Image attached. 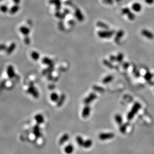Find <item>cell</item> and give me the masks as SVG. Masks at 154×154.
Listing matches in <instances>:
<instances>
[{"instance_id": "6da1fadb", "label": "cell", "mask_w": 154, "mask_h": 154, "mask_svg": "<svg viewBox=\"0 0 154 154\" xmlns=\"http://www.w3.org/2000/svg\"><path fill=\"white\" fill-rule=\"evenodd\" d=\"M115 31L112 30L100 31L97 32L98 36L101 38H109L114 35Z\"/></svg>"}, {"instance_id": "7a4b0ae2", "label": "cell", "mask_w": 154, "mask_h": 154, "mask_svg": "<svg viewBox=\"0 0 154 154\" xmlns=\"http://www.w3.org/2000/svg\"><path fill=\"white\" fill-rule=\"evenodd\" d=\"M141 107V106L140 103H136L132 107V109L131 110L130 112L128 113V115L127 116L128 119L129 120L132 119V118L134 117L136 114L140 109Z\"/></svg>"}, {"instance_id": "3957f363", "label": "cell", "mask_w": 154, "mask_h": 154, "mask_svg": "<svg viewBox=\"0 0 154 154\" xmlns=\"http://www.w3.org/2000/svg\"><path fill=\"white\" fill-rule=\"evenodd\" d=\"M114 137V134L112 133H102L99 135V138L101 140H109Z\"/></svg>"}, {"instance_id": "277c9868", "label": "cell", "mask_w": 154, "mask_h": 154, "mask_svg": "<svg viewBox=\"0 0 154 154\" xmlns=\"http://www.w3.org/2000/svg\"><path fill=\"white\" fill-rule=\"evenodd\" d=\"M141 33L143 36L149 39H153L154 38V35L153 33L147 29L142 30Z\"/></svg>"}, {"instance_id": "5b68a950", "label": "cell", "mask_w": 154, "mask_h": 154, "mask_svg": "<svg viewBox=\"0 0 154 154\" xmlns=\"http://www.w3.org/2000/svg\"><path fill=\"white\" fill-rule=\"evenodd\" d=\"M96 97L97 96L96 94L94 93H91L84 100V103L86 105H88L91 102H92L93 101H94L96 98Z\"/></svg>"}, {"instance_id": "8992f818", "label": "cell", "mask_w": 154, "mask_h": 154, "mask_svg": "<svg viewBox=\"0 0 154 154\" xmlns=\"http://www.w3.org/2000/svg\"><path fill=\"white\" fill-rule=\"evenodd\" d=\"M91 112V108L89 106L86 105L82 111V116L84 118H86L90 115Z\"/></svg>"}, {"instance_id": "52a82bcc", "label": "cell", "mask_w": 154, "mask_h": 154, "mask_svg": "<svg viewBox=\"0 0 154 154\" xmlns=\"http://www.w3.org/2000/svg\"><path fill=\"white\" fill-rule=\"evenodd\" d=\"M28 92L31 93L32 96H33L35 97H37L38 96V92L36 88L33 86V85H31L29 88L27 90Z\"/></svg>"}, {"instance_id": "ba28073f", "label": "cell", "mask_w": 154, "mask_h": 154, "mask_svg": "<svg viewBox=\"0 0 154 154\" xmlns=\"http://www.w3.org/2000/svg\"><path fill=\"white\" fill-rule=\"evenodd\" d=\"M124 35V32L123 30H120L119 31L116 33L115 37H114V42L116 43H119V42H120L121 39Z\"/></svg>"}, {"instance_id": "9c48e42d", "label": "cell", "mask_w": 154, "mask_h": 154, "mask_svg": "<svg viewBox=\"0 0 154 154\" xmlns=\"http://www.w3.org/2000/svg\"><path fill=\"white\" fill-rule=\"evenodd\" d=\"M33 133L34 135L37 138L41 137L42 133H41V128L39 127V126L37 125H36V126L33 127Z\"/></svg>"}, {"instance_id": "30bf717a", "label": "cell", "mask_w": 154, "mask_h": 154, "mask_svg": "<svg viewBox=\"0 0 154 154\" xmlns=\"http://www.w3.org/2000/svg\"><path fill=\"white\" fill-rule=\"evenodd\" d=\"M7 73L8 77L10 78H12L15 76V70H14V68L13 66L9 65L7 67Z\"/></svg>"}, {"instance_id": "8fae6325", "label": "cell", "mask_w": 154, "mask_h": 154, "mask_svg": "<svg viewBox=\"0 0 154 154\" xmlns=\"http://www.w3.org/2000/svg\"><path fill=\"white\" fill-rule=\"evenodd\" d=\"M75 16L76 19L79 21H82L84 20V17L82 14L81 11L78 9H76L75 11Z\"/></svg>"}, {"instance_id": "7c38bea8", "label": "cell", "mask_w": 154, "mask_h": 154, "mask_svg": "<svg viewBox=\"0 0 154 154\" xmlns=\"http://www.w3.org/2000/svg\"><path fill=\"white\" fill-rule=\"evenodd\" d=\"M69 139V136L68 134H64L62 135L59 140L58 143L59 145H62L65 143V142L68 141Z\"/></svg>"}, {"instance_id": "4fadbf2b", "label": "cell", "mask_w": 154, "mask_h": 154, "mask_svg": "<svg viewBox=\"0 0 154 154\" xmlns=\"http://www.w3.org/2000/svg\"><path fill=\"white\" fill-rule=\"evenodd\" d=\"M74 148L72 144H68L65 146L64 149V151L66 154H71L73 153Z\"/></svg>"}, {"instance_id": "5bb4252c", "label": "cell", "mask_w": 154, "mask_h": 154, "mask_svg": "<svg viewBox=\"0 0 154 154\" xmlns=\"http://www.w3.org/2000/svg\"><path fill=\"white\" fill-rule=\"evenodd\" d=\"M35 120L38 125L42 124L44 121V117L41 114H37L35 116Z\"/></svg>"}, {"instance_id": "9a60e30c", "label": "cell", "mask_w": 154, "mask_h": 154, "mask_svg": "<svg viewBox=\"0 0 154 154\" xmlns=\"http://www.w3.org/2000/svg\"><path fill=\"white\" fill-rule=\"evenodd\" d=\"M96 26L98 27L101 28L102 29H104V30H108L109 28V26L107 25L106 23H105V22L101 21L97 22Z\"/></svg>"}, {"instance_id": "2e32d148", "label": "cell", "mask_w": 154, "mask_h": 154, "mask_svg": "<svg viewBox=\"0 0 154 154\" xmlns=\"http://www.w3.org/2000/svg\"><path fill=\"white\" fill-rule=\"evenodd\" d=\"M132 10L136 12H140L142 10V5L138 3H135L132 5Z\"/></svg>"}, {"instance_id": "e0dca14e", "label": "cell", "mask_w": 154, "mask_h": 154, "mask_svg": "<svg viewBox=\"0 0 154 154\" xmlns=\"http://www.w3.org/2000/svg\"><path fill=\"white\" fill-rule=\"evenodd\" d=\"M59 98V96L56 92H53L50 95V99L53 102H57Z\"/></svg>"}, {"instance_id": "ac0fdd59", "label": "cell", "mask_w": 154, "mask_h": 154, "mask_svg": "<svg viewBox=\"0 0 154 154\" xmlns=\"http://www.w3.org/2000/svg\"><path fill=\"white\" fill-rule=\"evenodd\" d=\"M92 144H93L92 141L90 139H87L84 141L82 147L86 148V149H88V148H90L91 146H92Z\"/></svg>"}, {"instance_id": "d6986e66", "label": "cell", "mask_w": 154, "mask_h": 154, "mask_svg": "<svg viewBox=\"0 0 154 154\" xmlns=\"http://www.w3.org/2000/svg\"><path fill=\"white\" fill-rule=\"evenodd\" d=\"M19 30L25 36H27L30 32V30L29 28L24 26H21V27H20Z\"/></svg>"}, {"instance_id": "ffe728a7", "label": "cell", "mask_w": 154, "mask_h": 154, "mask_svg": "<svg viewBox=\"0 0 154 154\" xmlns=\"http://www.w3.org/2000/svg\"><path fill=\"white\" fill-rule=\"evenodd\" d=\"M50 4H53L56 5V9L59 11L61 8V2L60 0H50L49 1Z\"/></svg>"}, {"instance_id": "44dd1931", "label": "cell", "mask_w": 154, "mask_h": 154, "mask_svg": "<svg viewBox=\"0 0 154 154\" xmlns=\"http://www.w3.org/2000/svg\"><path fill=\"white\" fill-rule=\"evenodd\" d=\"M16 48V44L14 42H13L7 48L6 51L7 53L8 54L12 53L14 51V50Z\"/></svg>"}, {"instance_id": "7402d4cb", "label": "cell", "mask_w": 154, "mask_h": 154, "mask_svg": "<svg viewBox=\"0 0 154 154\" xmlns=\"http://www.w3.org/2000/svg\"><path fill=\"white\" fill-rule=\"evenodd\" d=\"M19 9H20V8L19 7V5H16L11 8V9L10 10L9 12H10V14H12V15L15 14L16 13L18 12V11H19Z\"/></svg>"}, {"instance_id": "603a6c76", "label": "cell", "mask_w": 154, "mask_h": 154, "mask_svg": "<svg viewBox=\"0 0 154 154\" xmlns=\"http://www.w3.org/2000/svg\"><path fill=\"white\" fill-rule=\"evenodd\" d=\"M65 99V96L64 94H62L61 96H60L58 101L57 102H58V106H60L61 105H62V104L64 103V102Z\"/></svg>"}, {"instance_id": "cb8c5ba5", "label": "cell", "mask_w": 154, "mask_h": 154, "mask_svg": "<svg viewBox=\"0 0 154 154\" xmlns=\"http://www.w3.org/2000/svg\"><path fill=\"white\" fill-rule=\"evenodd\" d=\"M31 58L34 60H37L40 58V55L37 52V51H33L32 53L31 54Z\"/></svg>"}, {"instance_id": "d4e9b609", "label": "cell", "mask_w": 154, "mask_h": 154, "mask_svg": "<svg viewBox=\"0 0 154 154\" xmlns=\"http://www.w3.org/2000/svg\"><path fill=\"white\" fill-rule=\"evenodd\" d=\"M42 63L46 64V65H50L53 64V61L50 59H49L48 58H44L42 59Z\"/></svg>"}, {"instance_id": "484cf974", "label": "cell", "mask_w": 154, "mask_h": 154, "mask_svg": "<svg viewBox=\"0 0 154 154\" xmlns=\"http://www.w3.org/2000/svg\"><path fill=\"white\" fill-rule=\"evenodd\" d=\"M76 142H77V144L79 146L82 147L84 140H83V138L81 136H77L76 138Z\"/></svg>"}, {"instance_id": "4316f807", "label": "cell", "mask_w": 154, "mask_h": 154, "mask_svg": "<svg viewBox=\"0 0 154 154\" xmlns=\"http://www.w3.org/2000/svg\"><path fill=\"white\" fill-rule=\"evenodd\" d=\"M113 79V77L112 75H108L107 76H106L103 80V82L104 84H106V83H108L110 82L111 81H112Z\"/></svg>"}, {"instance_id": "83f0119b", "label": "cell", "mask_w": 154, "mask_h": 154, "mask_svg": "<svg viewBox=\"0 0 154 154\" xmlns=\"http://www.w3.org/2000/svg\"><path fill=\"white\" fill-rule=\"evenodd\" d=\"M115 120L116 123L118 125H121L123 122V119H122V116L120 115L117 114L115 116Z\"/></svg>"}, {"instance_id": "f1b7e54d", "label": "cell", "mask_w": 154, "mask_h": 154, "mask_svg": "<svg viewBox=\"0 0 154 154\" xmlns=\"http://www.w3.org/2000/svg\"><path fill=\"white\" fill-rule=\"evenodd\" d=\"M127 16H128V19L130 21H133L136 18V16H135V15L133 13H132V12H131L130 13H129Z\"/></svg>"}, {"instance_id": "f546056e", "label": "cell", "mask_w": 154, "mask_h": 154, "mask_svg": "<svg viewBox=\"0 0 154 154\" xmlns=\"http://www.w3.org/2000/svg\"><path fill=\"white\" fill-rule=\"evenodd\" d=\"M0 11H1L2 13H5L8 12V8L5 5H2L1 6H0Z\"/></svg>"}, {"instance_id": "4dcf8cb0", "label": "cell", "mask_w": 154, "mask_h": 154, "mask_svg": "<svg viewBox=\"0 0 154 154\" xmlns=\"http://www.w3.org/2000/svg\"><path fill=\"white\" fill-rule=\"evenodd\" d=\"M131 12V11L128 8H125L122 10V14L124 15H127L129 13Z\"/></svg>"}, {"instance_id": "1f68e13d", "label": "cell", "mask_w": 154, "mask_h": 154, "mask_svg": "<svg viewBox=\"0 0 154 154\" xmlns=\"http://www.w3.org/2000/svg\"><path fill=\"white\" fill-rule=\"evenodd\" d=\"M124 58V55L122 53H120L116 56V61L118 62H121Z\"/></svg>"}, {"instance_id": "d6a6232c", "label": "cell", "mask_w": 154, "mask_h": 154, "mask_svg": "<svg viewBox=\"0 0 154 154\" xmlns=\"http://www.w3.org/2000/svg\"><path fill=\"white\" fill-rule=\"evenodd\" d=\"M103 63H104V64L106 66H107V67H109V68H113V66L112 64L111 63H110V62L109 61H108V60H104V61H103Z\"/></svg>"}, {"instance_id": "836d02e7", "label": "cell", "mask_w": 154, "mask_h": 154, "mask_svg": "<svg viewBox=\"0 0 154 154\" xmlns=\"http://www.w3.org/2000/svg\"><path fill=\"white\" fill-rule=\"evenodd\" d=\"M152 74H151L150 72H147L145 75V78L147 80H149L151 79L152 78Z\"/></svg>"}, {"instance_id": "e575fe53", "label": "cell", "mask_w": 154, "mask_h": 154, "mask_svg": "<svg viewBox=\"0 0 154 154\" xmlns=\"http://www.w3.org/2000/svg\"><path fill=\"white\" fill-rule=\"evenodd\" d=\"M55 16L56 17H58V18H59V19H64V17H65V16L64 14H61L59 12H58V13H56V14H55Z\"/></svg>"}, {"instance_id": "d590c367", "label": "cell", "mask_w": 154, "mask_h": 154, "mask_svg": "<svg viewBox=\"0 0 154 154\" xmlns=\"http://www.w3.org/2000/svg\"><path fill=\"white\" fill-rule=\"evenodd\" d=\"M24 42L26 44H29L30 42H31V41H30V38L28 37L27 36H26L25 37V39H24Z\"/></svg>"}, {"instance_id": "8d00e7d4", "label": "cell", "mask_w": 154, "mask_h": 154, "mask_svg": "<svg viewBox=\"0 0 154 154\" xmlns=\"http://www.w3.org/2000/svg\"><path fill=\"white\" fill-rule=\"evenodd\" d=\"M103 2L107 5H112L113 3V0H103Z\"/></svg>"}, {"instance_id": "74e56055", "label": "cell", "mask_w": 154, "mask_h": 154, "mask_svg": "<svg viewBox=\"0 0 154 154\" xmlns=\"http://www.w3.org/2000/svg\"><path fill=\"white\" fill-rule=\"evenodd\" d=\"M145 2L149 5H152L154 3V0H145Z\"/></svg>"}, {"instance_id": "f35d334b", "label": "cell", "mask_w": 154, "mask_h": 154, "mask_svg": "<svg viewBox=\"0 0 154 154\" xmlns=\"http://www.w3.org/2000/svg\"><path fill=\"white\" fill-rule=\"evenodd\" d=\"M110 59L111 61H114L116 60V56L114 55H111L110 56Z\"/></svg>"}, {"instance_id": "ab89813d", "label": "cell", "mask_w": 154, "mask_h": 154, "mask_svg": "<svg viewBox=\"0 0 154 154\" xmlns=\"http://www.w3.org/2000/svg\"><path fill=\"white\" fill-rule=\"evenodd\" d=\"M6 49V46L4 44H0V50H5Z\"/></svg>"}, {"instance_id": "60d3db41", "label": "cell", "mask_w": 154, "mask_h": 154, "mask_svg": "<svg viewBox=\"0 0 154 154\" xmlns=\"http://www.w3.org/2000/svg\"><path fill=\"white\" fill-rule=\"evenodd\" d=\"M129 66V64L128 63V62H125L124 63L123 65V66L125 68H127Z\"/></svg>"}, {"instance_id": "b9f144b4", "label": "cell", "mask_w": 154, "mask_h": 154, "mask_svg": "<svg viewBox=\"0 0 154 154\" xmlns=\"http://www.w3.org/2000/svg\"><path fill=\"white\" fill-rule=\"evenodd\" d=\"M13 1L16 4H19L20 3L21 1H20V0H13Z\"/></svg>"}, {"instance_id": "7bdbcfd3", "label": "cell", "mask_w": 154, "mask_h": 154, "mask_svg": "<svg viewBox=\"0 0 154 154\" xmlns=\"http://www.w3.org/2000/svg\"><path fill=\"white\" fill-rule=\"evenodd\" d=\"M122 1H123V0H115V1H116V2H121Z\"/></svg>"}, {"instance_id": "ee69618b", "label": "cell", "mask_w": 154, "mask_h": 154, "mask_svg": "<svg viewBox=\"0 0 154 154\" xmlns=\"http://www.w3.org/2000/svg\"><path fill=\"white\" fill-rule=\"evenodd\" d=\"M2 1V0H0V1Z\"/></svg>"}]
</instances>
